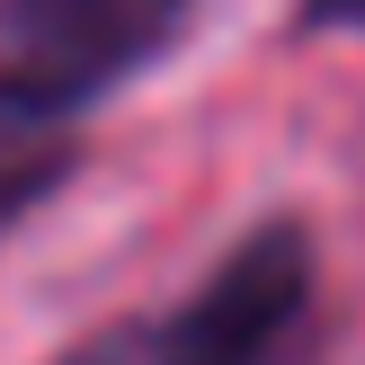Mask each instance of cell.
<instances>
[{"label": "cell", "mask_w": 365, "mask_h": 365, "mask_svg": "<svg viewBox=\"0 0 365 365\" xmlns=\"http://www.w3.org/2000/svg\"><path fill=\"white\" fill-rule=\"evenodd\" d=\"M196 0H0V152H81V116L187 36Z\"/></svg>", "instance_id": "1"}, {"label": "cell", "mask_w": 365, "mask_h": 365, "mask_svg": "<svg viewBox=\"0 0 365 365\" xmlns=\"http://www.w3.org/2000/svg\"><path fill=\"white\" fill-rule=\"evenodd\" d=\"M321 348V250L294 214L250 223L187 303L143 321V365H312Z\"/></svg>", "instance_id": "2"}, {"label": "cell", "mask_w": 365, "mask_h": 365, "mask_svg": "<svg viewBox=\"0 0 365 365\" xmlns=\"http://www.w3.org/2000/svg\"><path fill=\"white\" fill-rule=\"evenodd\" d=\"M53 365H143V321H116V330H89L71 339Z\"/></svg>", "instance_id": "3"}, {"label": "cell", "mask_w": 365, "mask_h": 365, "mask_svg": "<svg viewBox=\"0 0 365 365\" xmlns=\"http://www.w3.org/2000/svg\"><path fill=\"white\" fill-rule=\"evenodd\" d=\"M294 36H365V0H294Z\"/></svg>", "instance_id": "4"}]
</instances>
